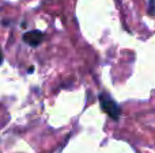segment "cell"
Listing matches in <instances>:
<instances>
[{
    "label": "cell",
    "mask_w": 155,
    "mask_h": 153,
    "mask_svg": "<svg viewBox=\"0 0 155 153\" xmlns=\"http://www.w3.org/2000/svg\"><path fill=\"white\" fill-rule=\"evenodd\" d=\"M98 98H99V106H101V110L104 111V113H106L112 119L117 121V119L120 118V113H121L117 103H116L114 100L110 98V95L106 94V92H101Z\"/></svg>",
    "instance_id": "6da1fadb"
},
{
    "label": "cell",
    "mask_w": 155,
    "mask_h": 153,
    "mask_svg": "<svg viewBox=\"0 0 155 153\" xmlns=\"http://www.w3.org/2000/svg\"><path fill=\"white\" fill-rule=\"evenodd\" d=\"M42 39H44V34L41 31H38V30L27 31L23 34V41L26 43H29L30 46H33V48L40 45V43L42 42Z\"/></svg>",
    "instance_id": "7a4b0ae2"
},
{
    "label": "cell",
    "mask_w": 155,
    "mask_h": 153,
    "mask_svg": "<svg viewBox=\"0 0 155 153\" xmlns=\"http://www.w3.org/2000/svg\"><path fill=\"white\" fill-rule=\"evenodd\" d=\"M150 14H154V0H150Z\"/></svg>",
    "instance_id": "3957f363"
},
{
    "label": "cell",
    "mask_w": 155,
    "mask_h": 153,
    "mask_svg": "<svg viewBox=\"0 0 155 153\" xmlns=\"http://www.w3.org/2000/svg\"><path fill=\"white\" fill-rule=\"evenodd\" d=\"M2 61H3V56H2V52H0V64H2Z\"/></svg>",
    "instance_id": "277c9868"
}]
</instances>
